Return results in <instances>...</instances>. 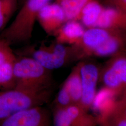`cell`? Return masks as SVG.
I'll return each instance as SVG.
<instances>
[{
    "label": "cell",
    "instance_id": "e0dca14e",
    "mask_svg": "<svg viewBox=\"0 0 126 126\" xmlns=\"http://www.w3.org/2000/svg\"><path fill=\"white\" fill-rule=\"evenodd\" d=\"M91 0H56L62 8L66 21H79V15L83 7Z\"/></svg>",
    "mask_w": 126,
    "mask_h": 126
},
{
    "label": "cell",
    "instance_id": "2e32d148",
    "mask_svg": "<svg viewBox=\"0 0 126 126\" xmlns=\"http://www.w3.org/2000/svg\"><path fill=\"white\" fill-rule=\"evenodd\" d=\"M125 97L117 101L112 110L104 118L101 124L108 126H126Z\"/></svg>",
    "mask_w": 126,
    "mask_h": 126
},
{
    "label": "cell",
    "instance_id": "ac0fdd59",
    "mask_svg": "<svg viewBox=\"0 0 126 126\" xmlns=\"http://www.w3.org/2000/svg\"><path fill=\"white\" fill-rule=\"evenodd\" d=\"M15 59L0 65V90L1 91L13 89L15 87L14 73Z\"/></svg>",
    "mask_w": 126,
    "mask_h": 126
},
{
    "label": "cell",
    "instance_id": "8fae6325",
    "mask_svg": "<svg viewBox=\"0 0 126 126\" xmlns=\"http://www.w3.org/2000/svg\"><path fill=\"white\" fill-rule=\"evenodd\" d=\"M85 31L83 26L79 21L71 20L64 23L53 35L57 43L74 45L80 42Z\"/></svg>",
    "mask_w": 126,
    "mask_h": 126
},
{
    "label": "cell",
    "instance_id": "4fadbf2b",
    "mask_svg": "<svg viewBox=\"0 0 126 126\" xmlns=\"http://www.w3.org/2000/svg\"><path fill=\"white\" fill-rule=\"evenodd\" d=\"M81 62L73 68L63 86L67 90L73 104L79 105L82 96V83L80 75Z\"/></svg>",
    "mask_w": 126,
    "mask_h": 126
},
{
    "label": "cell",
    "instance_id": "ba28073f",
    "mask_svg": "<svg viewBox=\"0 0 126 126\" xmlns=\"http://www.w3.org/2000/svg\"><path fill=\"white\" fill-rule=\"evenodd\" d=\"M114 31L98 27L85 30L80 42L72 45L75 48L78 59L92 56L94 50L106 40Z\"/></svg>",
    "mask_w": 126,
    "mask_h": 126
},
{
    "label": "cell",
    "instance_id": "7a4b0ae2",
    "mask_svg": "<svg viewBox=\"0 0 126 126\" xmlns=\"http://www.w3.org/2000/svg\"><path fill=\"white\" fill-rule=\"evenodd\" d=\"M51 0H25L13 21L0 34L11 45L31 40L38 13Z\"/></svg>",
    "mask_w": 126,
    "mask_h": 126
},
{
    "label": "cell",
    "instance_id": "ffe728a7",
    "mask_svg": "<svg viewBox=\"0 0 126 126\" xmlns=\"http://www.w3.org/2000/svg\"><path fill=\"white\" fill-rule=\"evenodd\" d=\"M53 120L55 126H72V120L65 107L56 106L54 111Z\"/></svg>",
    "mask_w": 126,
    "mask_h": 126
},
{
    "label": "cell",
    "instance_id": "603a6c76",
    "mask_svg": "<svg viewBox=\"0 0 126 126\" xmlns=\"http://www.w3.org/2000/svg\"><path fill=\"white\" fill-rule=\"evenodd\" d=\"M109 6L126 12V0H107Z\"/></svg>",
    "mask_w": 126,
    "mask_h": 126
},
{
    "label": "cell",
    "instance_id": "d6986e66",
    "mask_svg": "<svg viewBox=\"0 0 126 126\" xmlns=\"http://www.w3.org/2000/svg\"><path fill=\"white\" fill-rule=\"evenodd\" d=\"M18 0H0V31L3 30L17 8Z\"/></svg>",
    "mask_w": 126,
    "mask_h": 126
},
{
    "label": "cell",
    "instance_id": "52a82bcc",
    "mask_svg": "<svg viewBox=\"0 0 126 126\" xmlns=\"http://www.w3.org/2000/svg\"><path fill=\"white\" fill-rule=\"evenodd\" d=\"M99 73L98 67L94 64L81 62L82 96L79 106L86 112L92 107L96 94Z\"/></svg>",
    "mask_w": 126,
    "mask_h": 126
},
{
    "label": "cell",
    "instance_id": "7402d4cb",
    "mask_svg": "<svg viewBox=\"0 0 126 126\" xmlns=\"http://www.w3.org/2000/svg\"><path fill=\"white\" fill-rule=\"evenodd\" d=\"M57 106L66 107L73 104L71 96L67 90L63 86L60 90L57 97Z\"/></svg>",
    "mask_w": 126,
    "mask_h": 126
},
{
    "label": "cell",
    "instance_id": "277c9868",
    "mask_svg": "<svg viewBox=\"0 0 126 126\" xmlns=\"http://www.w3.org/2000/svg\"><path fill=\"white\" fill-rule=\"evenodd\" d=\"M30 50L32 58L50 70L61 67L69 61L78 59L73 45L67 47L56 42L48 46L42 44L37 49Z\"/></svg>",
    "mask_w": 126,
    "mask_h": 126
},
{
    "label": "cell",
    "instance_id": "9c48e42d",
    "mask_svg": "<svg viewBox=\"0 0 126 126\" xmlns=\"http://www.w3.org/2000/svg\"><path fill=\"white\" fill-rule=\"evenodd\" d=\"M37 21L49 36L53 35L54 33L66 22L63 9L56 2L45 5L40 10Z\"/></svg>",
    "mask_w": 126,
    "mask_h": 126
},
{
    "label": "cell",
    "instance_id": "8992f818",
    "mask_svg": "<svg viewBox=\"0 0 126 126\" xmlns=\"http://www.w3.org/2000/svg\"><path fill=\"white\" fill-rule=\"evenodd\" d=\"M51 114L42 106L21 110L0 122V126H48Z\"/></svg>",
    "mask_w": 126,
    "mask_h": 126
},
{
    "label": "cell",
    "instance_id": "6da1fadb",
    "mask_svg": "<svg viewBox=\"0 0 126 126\" xmlns=\"http://www.w3.org/2000/svg\"><path fill=\"white\" fill-rule=\"evenodd\" d=\"M53 88L31 90L14 88L0 92V122L27 108L50 102Z\"/></svg>",
    "mask_w": 126,
    "mask_h": 126
},
{
    "label": "cell",
    "instance_id": "5bb4252c",
    "mask_svg": "<svg viewBox=\"0 0 126 126\" xmlns=\"http://www.w3.org/2000/svg\"><path fill=\"white\" fill-rule=\"evenodd\" d=\"M72 122V126H94L97 119L87 113L79 105L72 104L65 107Z\"/></svg>",
    "mask_w": 126,
    "mask_h": 126
},
{
    "label": "cell",
    "instance_id": "7c38bea8",
    "mask_svg": "<svg viewBox=\"0 0 126 126\" xmlns=\"http://www.w3.org/2000/svg\"><path fill=\"white\" fill-rule=\"evenodd\" d=\"M124 31L114 30L111 35L94 50L92 56L103 57L123 51L126 41Z\"/></svg>",
    "mask_w": 126,
    "mask_h": 126
},
{
    "label": "cell",
    "instance_id": "5b68a950",
    "mask_svg": "<svg viewBox=\"0 0 126 126\" xmlns=\"http://www.w3.org/2000/svg\"><path fill=\"white\" fill-rule=\"evenodd\" d=\"M123 52L113 55L102 74L105 86L112 90L117 96L124 93L126 90V59Z\"/></svg>",
    "mask_w": 126,
    "mask_h": 126
},
{
    "label": "cell",
    "instance_id": "cb8c5ba5",
    "mask_svg": "<svg viewBox=\"0 0 126 126\" xmlns=\"http://www.w3.org/2000/svg\"><path fill=\"white\" fill-rule=\"evenodd\" d=\"M23 0V1H25V0Z\"/></svg>",
    "mask_w": 126,
    "mask_h": 126
},
{
    "label": "cell",
    "instance_id": "9a60e30c",
    "mask_svg": "<svg viewBox=\"0 0 126 126\" xmlns=\"http://www.w3.org/2000/svg\"><path fill=\"white\" fill-rule=\"evenodd\" d=\"M104 7L96 0H91L83 7L79 15V21L87 28L94 27Z\"/></svg>",
    "mask_w": 126,
    "mask_h": 126
},
{
    "label": "cell",
    "instance_id": "3957f363",
    "mask_svg": "<svg viewBox=\"0 0 126 126\" xmlns=\"http://www.w3.org/2000/svg\"><path fill=\"white\" fill-rule=\"evenodd\" d=\"M51 71L32 57H16L14 64L15 88L31 90L53 88Z\"/></svg>",
    "mask_w": 126,
    "mask_h": 126
},
{
    "label": "cell",
    "instance_id": "30bf717a",
    "mask_svg": "<svg viewBox=\"0 0 126 126\" xmlns=\"http://www.w3.org/2000/svg\"><path fill=\"white\" fill-rule=\"evenodd\" d=\"M110 30H126V12L109 6L104 8L94 27Z\"/></svg>",
    "mask_w": 126,
    "mask_h": 126
},
{
    "label": "cell",
    "instance_id": "44dd1931",
    "mask_svg": "<svg viewBox=\"0 0 126 126\" xmlns=\"http://www.w3.org/2000/svg\"><path fill=\"white\" fill-rule=\"evenodd\" d=\"M11 45L4 38H0V65L16 59Z\"/></svg>",
    "mask_w": 126,
    "mask_h": 126
}]
</instances>
